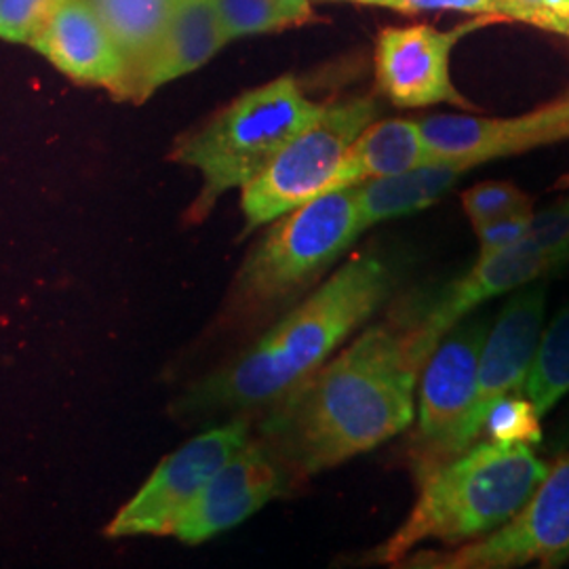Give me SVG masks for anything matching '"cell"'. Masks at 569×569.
<instances>
[{"instance_id":"83f0119b","label":"cell","mask_w":569,"mask_h":569,"mask_svg":"<svg viewBox=\"0 0 569 569\" xmlns=\"http://www.w3.org/2000/svg\"><path fill=\"white\" fill-rule=\"evenodd\" d=\"M498 16L502 20L526 21V23L538 26L542 30L563 34L559 21L555 20L547 11L545 0H500Z\"/></svg>"},{"instance_id":"44dd1931","label":"cell","mask_w":569,"mask_h":569,"mask_svg":"<svg viewBox=\"0 0 569 569\" xmlns=\"http://www.w3.org/2000/svg\"><path fill=\"white\" fill-rule=\"evenodd\" d=\"M213 4L228 42L317 20L310 0H213Z\"/></svg>"},{"instance_id":"484cf974","label":"cell","mask_w":569,"mask_h":569,"mask_svg":"<svg viewBox=\"0 0 569 569\" xmlns=\"http://www.w3.org/2000/svg\"><path fill=\"white\" fill-rule=\"evenodd\" d=\"M531 213L533 211L515 213V216H507V218H500V220H493V222L475 228L481 256H489V253H496V251H502V249H509L512 244L526 241Z\"/></svg>"},{"instance_id":"ba28073f","label":"cell","mask_w":569,"mask_h":569,"mask_svg":"<svg viewBox=\"0 0 569 569\" xmlns=\"http://www.w3.org/2000/svg\"><path fill=\"white\" fill-rule=\"evenodd\" d=\"M569 559V453L559 458L528 502L488 536L448 552H420L411 568L509 569L542 561L545 568Z\"/></svg>"},{"instance_id":"5bb4252c","label":"cell","mask_w":569,"mask_h":569,"mask_svg":"<svg viewBox=\"0 0 569 569\" xmlns=\"http://www.w3.org/2000/svg\"><path fill=\"white\" fill-rule=\"evenodd\" d=\"M30 47L72 81L98 84L121 100L127 63L87 0H63Z\"/></svg>"},{"instance_id":"7c38bea8","label":"cell","mask_w":569,"mask_h":569,"mask_svg":"<svg viewBox=\"0 0 569 569\" xmlns=\"http://www.w3.org/2000/svg\"><path fill=\"white\" fill-rule=\"evenodd\" d=\"M291 483L293 479L283 465L251 435L183 512L173 536L183 545H203L264 509L268 502L283 496Z\"/></svg>"},{"instance_id":"cb8c5ba5","label":"cell","mask_w":569,"mask_h":569,"mask_svg":"<svg viewBox=\"0 0 569 569\" xmlns=\"http://www.w3.org/2000/svg\"><path fill=\"white\" fill-rule=\"evenodd\" d=\"M63 0H0V39L30 44Z\"/></svg>"},{"instance_id":"277c9868","label":"cell","mask_w":569,"mask_h":569,"mask_svg":"<svg viewBox=\"0 0 569 569\" xmlns=\"http://www.w3.org/2000/svg\"><path fill=\"white\" fill-rule=\"evenodd\" d=\"M323 108L306 98L293 77H281L239 96L180 138L171 161L197 169L203 178L190 220L201 222L222 194L251 182Z\"/></svg>"},{"instance_id":"52a82bcc","label":"cell","mask_w":569,"mask_h":569,"mask_svg":"<svg viewBox=\"0 0 569 569\" xmlns=\"http://www.w3.org/2000/svg\"><path fill=\"white\" fill-rule=\"evenodd\" d=\"M488 331L486 315L462 319L439 340L422 367L418 428L411 441L416 479L467 451L465 428L477 395L479 357Z\"/></svg>"},{"instance_id":"d4e9b609","label":"cell","mask_w":569,"mask_h":569,"mask_svg":"<svg viewBox=\"0 0 569 569\" xmlns=\"http://www.w3.org/2000/svg\"><path fill=\"white\" fill-rule=\"evenodd\" d=\"M528 239L557 266L569 262V197L531 213Z\"/></svg>"},{"instance_id":"f1b7e54d","label":"cell","mask_w":569,"mask_h":569,"mask_svg":"<svg viewBox=\"0 0 569 569\" xmlns=\"http://www.w3.org/2000/svg\"><path fill=\"white\" fill-rule=\"evenodd\" d=\"M557 448H569V418L563 422V427L559 430V439H557Z\"/></svg>"},{"instance_id":"f546056e","label":"cell","mask_w":569,"mask_h":569,"mask_svg":"<svg viewBox=\"0 0 569 569\" xmlns=\"http://www.w3.org/2000/svg\"><path fill=\"white\" fill-rule=\"evenodd\" d=\"M352 2H361V4H378V7H385L387 0H352Z\"/></svg>"},{"instance_id":"603a6c76","label":"cell","mask_w":569,"mask_h":569,"mask_svg":"<svg viewBox=\"0 0 569 569\" xmlns=\"http://www.w3.org/2000/svg\"><path fill=\"white\" fill-rule=\"evenodd\" d=\"M462 207L472 228L533 211L528 194L510 182H481L468 188L462 194Z\"/></svg>"},{"instance_id":"3957f363","label":"cell","mask_w":569,"mask_h":569,"mask_svg":"<svg viewBox=\"0 0 569 569\" xmlns=\"http://www.w3.org/2000/svg\"><path fill=\"white\" fill-rule=\"evenodd\" d=\"M549 467L528 446L479 443L416 479V505L373 559L399 566L425 542L456 547L507 523Z\"/></svg>"},{"instance_id":"5b68a950","label":"cell","mask_w":569,"mask_h":569,"mask_svg":"<svg viewBox=\"0 0 569 569\" xmlns=\"http://www.w3.org/2000/svg\"><path fill=\"white\" fill-rule=\"evenodd\" d=\"M363 230L357 186L323 192L272 220L237 272L228 317L270 315L323 274Z\"/></svg>"},{"instance_id":"7402d4cb","label":"cell","mask_w":569,"mask_h":569,"mask_svg":"<svg viewBox=\"0 0 569 569\" xmlns=\"http://www.w3.org/2000/svg\"><path fill=\"white\" fill-rule=\"evenodd\" d=\"M542 416L529 399L507 395L498 399L483 418L481 432L500 446H538L542 441Z\"/></svg>"},{"instance_id":"d6986e66","label":"cell","mask_w":569,"mask_h":569,"mask_svg":"<svg viewBox=\"0 0 569 569\" xmlns=\"http://www.w3.org/2000/svg\"><path fill=\"white\" fill-rule=\"evenodd\" d=\"M127 63V87L163 37L173 0H87Z\"/></svg>"},{"instance_id":"9c48e42d","label":"cell","mask_w":569,"mask_h":569,"mask_svg":"<svg viewBox=\"0 0 569 569\" xmlns=\"http://www.w3.org/2000/svg\"><path fill=\"white\" fill-rule=\"evenodd\" d=\"M249 416L207 428L152 470L136 496L106 526L108 538L173 536L183 512L192 507L226 460L251 439Z\"/></svg>"},{"instance_id":"ffe728a7","label":"cell","mask_w":569,"mask_h":569,"mask_svg":"<svg viewBox=\"0 0 569 569\" xmlns=\"http://www.w3.org/2000/svg\"><path fill=\"white\" fill-rule=\"evenodd\" d=\"M523 392L540 416H547L568 395L569 302L555 315L547 331L540 333Z\"/></svg>"},{"instance_id":"4316f807","label":"cell","mask_w":569,"mask_h":569,"mask_svg":"<svg viewBox=\"0 0 569 569\" xmlns=\"http://www.w3.org/2000/svg\"><path fill=\"white\" fill-rule=\"evenodd\" d=\"M385 7L403 11V13L451 9V11H465V13H475V16H489V18L502 21L498 18L496 0H387Z\"/></svg>"},{"instance_id":"4fadbf2b","label":"cell","mask_w":569,"mask_h":569,"mask_svg":"<svg viewBox=\"0 0 569 569\" xmlns=\"http://www.w3.org/2000/svg\"><path fill=\"white\" fill-rule=\"evenodd\" d=\"M547 312V284L531 281L515 289L509 302L489 326L479 357L477 395L465 428L467 449L479 439L491 403L517 395L528 378Z\"/></svg>"},{"instance_id":"2e32d148","label":"cell","mask_w":569,"mask_h":569,"mask_svg":"<svg viewBox=\"0 0 569 569\" xmlns=\"http://www.w3.org/2000/svg\"><path fill=\"white\" fill-rule=\"evenodd\" d=\"M226 42L213 0H173L163 37L129 82L124 100L146 102L159 87L199 70Z\"/></svg>"},{"instance_id":"7a4b0ae2","label":"cell","mask_w":569,"mask_h":569,"mask_svg":"<svg viewBox=\"0 0 569 569\" xmlns=\"http://www.w3.org/2000/svg\"><path fill=\"white\" fill-rule=\"evenodd\" d=\"M397 272L376 253H359L264 331L256 345L216 369L182 401L190 416H249L302 385L387 305Z\"/></svg>"},{"instance_id":"ac0fdd59","label":"cell","mask_w":569,"mask_h":569,"mask_svg":"<svg viewBox=\"0 0 569 569\" xmlns=\"http://www.w3.org/2000/svg\"><path fill=\"white\" fill-rule=\"evenodd\" d=\"M468 169L456 161L420 164L403 173L357 183L363 228L403 218L437 203Z\"/></svg>"},{"instance_id":"e0dca14e","label":"cell","mask_w":569,"mask_h":569,"mask_svg":"<svg viewBox=\"0 0 569 569\" xmlns=\"http://www.w3.org/2000/svg\"><path fill=\"white\" fill-rule=\"evenodd\" d=\"M427 163L435 161L428 154L418 121H373L348 146L329 190L403 173Z\"/></svg>"},{"instance_id":"1f68e13d","label":"cell","mask_w":569,"mask_h":569,"mask_svg":"<svg viewBox=\"0 0 569 569\" xmlns=\"http://www.w3.org/2000/svg\"><path fill=\"white\" fill-rule=\"evenodd\" d=\"M350 2H352V0H350Z\"/></svg>"},{"instance_id":"8992f818","label":"cell","mask_w":569,"mask_h":569,"mask_svg":"<svg viewBox=\"0 0 569 569\" xmlns=\"http://www.w3.org/2000/svg\"><path fill=\"white\" fill-rule=\"evenodd\" d=\"M376 119L378 103L371 98L326 106L317 121L284 143L283 150L241 188L244 232L268 226L287 211L329 192L348 146Z\"/></svg>"},{"instance_id":"6da1fadb","label":"cell","mask_w":569,"mask_h":569,"mask_svg":"<svg viewBox=\"0 0 569 569\" xmlns=\"http://www.w3.org/2000/svg\"><path fill=\"white\" fill-rule=\"evenodd\" d=\"M437 345L425 296L409 298L266 407L253 435L291 479L340 467L413 422L418 380Z\"/></svg>"},{"instance_id":"30bf717a","label":"cell","mask_w":569,"mask_h":569,"mask_svg":"<svg viewBox=\"0 0 569 569\" xmlns=\"http://www.w3.org/2000/svg\"><path fill=\"white\" fill-rule=\"evenodd\" d=\"M491 21L498 20L479 16L448 32L427 23L385 28L376 44V79L380 91L401 108L451 103L465 110H477L451 81L449 60L453 47L465 34Z\"/></svg>"},{"instance_id":"9a60e30c","label":"cell","mask_w":569,"mask_h":569,"mask_svg":"<svg viewBox=\"0 0 569 569\" xmlns=\"http://www.w3.org/2000/svg\"><path fill=\"white\" fill-rule=\"evenodd\" d=\"M559 266L529 239L509 249L479 256L465 277L451 281L435 296H425V317L430 333L441 340L451 327L491 298L538 281Z\"/></svg>"},{"instance_id":"4dcf8cb0","label":"cell","mask_w":569,"mask_h":569,"mask_svg":"<svg viewBox=\"0 0 569 569\" xmlns=\"http://www.w3.org/2000/svg\"><path fill=\"white\" fill-rule=\"evenodd\" d=\"M498 4H500V0H496V9H498ZM498 18H500V16H498ZM500 20H502V18H500Z\"/></svg>"},{"instance_id":"8fae6325","label":"cell","mask_w":569,"mask_h":569,"mask_svg":"<svg viewBox=\"0 0 569 569\" xmlns=\"http://www.w3.org/2000/svg\"><path fill=\"white\" fill-rule=\"evenodd\" d=\"M418 124L432 161H456L472 169L569 140V96L509 119L435 114Z\"/></svg>"}]
</instances>
